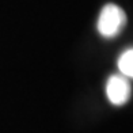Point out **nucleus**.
Masks as SVG:
<instances>
[{"mask_svg":"<svg viewBox=\"0 0 133 133\" xmlns=\"http://www.w3.org/2000/svg\"><path fill=\"white\" fill-rule=\"evenodd\" d=\"M126 23L124 10L116 4H106L102 8L98 19V31L106 38H111L122 30Z\"/></svg>","mask_w":133,"mask_h":133,"instance_id":"f257e3e1","label":"nucleus"},{"mask_svg":"<svg viewBox=\"0 0 133 133\" xmlns=\"http://www.w3.org/2000/svg\"><path fill=\"white\" fill-rule=\"evenodd\" d=\"M130 84L124 75H113L109 77L106 83V95L107 99L116 106L126 103L130 98Z\"/></svg>","mask_w":133,"mask_h":133,"instance_id":"f03ea898","label":"nucleus"},{"mask_svg":"<svg viewBox=\"0 0 133 133\" xmlns=\"http://www.w3.org/2000/svg\"><path fill=\"white\" fill-rule=\"evenodd\" d=\"M119 72L126 77H133V49L125 50L118 58Z\"/></svg>","mask_w":133,"mask_h":133,"instance_id":"7ed1b4c3","label":"nucleus"}]
</instances>
